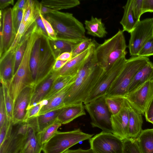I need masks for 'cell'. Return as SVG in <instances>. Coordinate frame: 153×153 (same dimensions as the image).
<instances>
[{
  "instance_id": "1",
  "label": "cell",
  "mask_w": 153,
  "mask_h": 153,
  "mask_svg": "<svg viewBox=\"0 0 153 153\" xmlns=\"http://www.w3.org/2000/svg\"><path fill=\"white\" fill-rule=\"evenodd\" d=\"M96 43L77 74L65 99V106L83 103L105 71L96 60Z\"/></svg>"
},
{
  "instance_id": "2",
  "label": "cell",
  "mask_w": 153,
  "mask_h": 153,
  "mask_svg": "<svg viewBox=\"0 0 153 153\" xmlns=\"http://www.w3.org/2000/svg\"><path fill=\"white\" fill-rule=\"evenodd\" d=\"M43 16L51 25L57 40L80 42L87 38L83 24L72 13L58 11Z\"/></svg>"
},
{
  "instance_id": "3",
  "label": "cell",
  "mask_w": 153,
  "mask_h": 153,
  "mask_svg": "<svg viewBox=\"0 0 153 153\" xmlns=\"http://www.w3.org/2000/svg\"><path fill=\"white\" fill-rule=\"evenodd\" d=\"M40 36L35 30L30 34L22 62L11 81L7 86L14 103L20 92L25 87L34 85L30 68V60L35 42Z\"/></svg>"
},
{
  "instance_id": "4",
  "label": "cell",
  "mask_w": 153,
  "mask_h": 153,
  "mask_svg": "<svg viewBox=\"0 0 153 153\" xmlns=\"http://www.w3.org/2000/svg\"><path fill=\"white\" fill-rule=\"evenodd\" d=\"M127 47L123 31L119 29L111 38L96 47L95 55L97 63L105 71L118 59L126 56Z\"/></svg>"
},
{
  "instance_id": "5",
  "label": "cell",
  "mask_w": 153,
  "mask_h": 153,
  "mask_svg": "<svg viewBox=\"0 0 153 153\" xmlns=\"http://www.w3.org/2000/svg\"><path fill=\"white\" fill-rule=\"evenodd\" d=\"M149 61L148 57L138 56L127 59L122 71L107 91L105 97H123L137 72Z\"/></svg>"
},
{
  "instance_id": "6",
  "label": "cell",
  "mask_w": 153,
  "mask_h": 153,
  "mask_svg": "<svg viewBox=\"0 0 153 153\" xmlns=\"http://www.w3.org/2000/svg\"><path fill=\"white\" fill-rule=\"evenodd\" d=\"M93 134L83 132L79 129L66 132L57 131L43 145V153H63L79 142L88 139Z\"/></svg>"
},
{
  "instance_id": "7",
  "label": "cell",
  "mask_w": 153,
  "mask_h": 153,
  "mask_svg": "<svg viewBox=\"0 0 153 153\" xmlns=\"http://www.w3.org/2000/svg\"><path fill=\"white\" fill-rule=\"evenodd\" d=\"M104 96L87 104L84 107L89 115L93 127H97L102 131L113 133L111 118L112 114L106 102Z\"/></svg>"
},
{
  "instance_id": "8",
  "label": "cell",
  "mask_w": 153,
  "mask_h": 153,
  "mask_svg": "<svg viewBox=\"0 0 153 153\" xmlns=\"http://www.w3.org/2000/svg\"><path fill=\"white\" fill-rule=\"evenodd\" d=\"M126 56L117 60L105 70L92 89L83 103L85 104L105 96L108 89L123 69L126 61Z\"/></svg>"
},
{
  "instance_id": "9",
  "label": "cell",
  "mask_w": 153,
  "mask_h": 153,
  "mask_svg": "<svg viewBox=\"0 0 153 153\" xmlns=\"http://www.w3.org/2000/svg\"><path fill=\"white\" fill-rule=\"evenodd\" d=\"M130 33L128 46L130 55L137 56L144 44L153 37V18L140 20Z\"/></svg>"
},
{
  "instance_id": "10",
  "label": "cell",
  "mask_w": 153,
  "mask_h": 153,
  "mask_svg": "<svg viewBox=\"0 0 153 153\" xmlns=\"http://www.w3.org/2000/svg\"><path fill=\"white\" fill-rule=\"evenodd\" d=\"M90 147L96 153H122L123 140L112 133L102 131L89 139Z\"/></svg>"
},
{
  "instance_id": "11",
  "label": "cell",
  "mask_w": 153,
  "mask_h": 153,
  "mask_svg": "<svg viewBox=\"0 0 153 153\" xmlns=\"http://www.w3.org/2000/svg\"><path fill=\"white\" fill-rule=\"evenodd\" d=\"M37 74L35 86L44 79L53 70L56 58L51 47L50 40L42 36Z\"/></svg>"
},
{
  "instance_id": "12",
  "label": "cell",
  "mask_w": 153,
  "mask_h": 153,
  "mask_svg": "<svg viewBox=\"0 0 153 153\" xmlns=\"http://www.w3.org/2000/svg\"><path fill=\"white\" fill-rule=\"evenodd\" d=\"M0 57H2L12 45L16 33L13 20L11 8L1 10Z\"/></svg>"
},
{
  "instance_id": "13",
  "label": "cell",
  "mask_w": 153,
  "mask_h": 153,
  "mask_svg": "<svg viewBox=\"0 0 153 153\" xmlns=\"http://www.w3.org/2000/svg\"><path fill=\"white\" fill-rule=\"evenodd\" d=\"M153 97V80L147 81L133 91L126 94L123 97L142 114Z\"/></svg>"
},
{
  "instance_id": "14",
  "label": "cell",
  "mask_w": 153,
  "mask_h": 153,
  "mask_svg": "<svg viewBox=\"0 0 153 153\" xmlns=\"http://www.w3.org/2000/svg\"><path fill=\"white\" fill-rule=\"evenodd\" d=\"M27 122L13 125L8 137L0 145V153H19L28 133Z\"/></svg>"
},
{
  "instance_id": "15",
  "label": "cell",
  "mask_w": 153,
  "mask_h": 153,
  "mask_svg": "<svg viewBox=\"0 0 153 153\" xmlns=\"http://www.w3.org/2000/svg\"><path fill=\"white\" fill-rule=\"evenodd\" d=\"M35 85L28 86L20 92L14 104L13 118V125L25 122L27 108Z\"/></svg>"
},
{
  "instance_id": "16",
  "label": "cell",
  "mask_w": 153,
  "mask_h": 153,
  "mask_svg": "<svg viewBox=\"0 0 153 153\" xmlns=\"http://www.w3.org/2000/svg\"><path fill=\"white\" fill-rule=\"evenodd\" d=\"M129 111L128 103L125 99L124 105L120 111L116 114L112 115L111 116L113 134L123 140L129 138Z\"/></svg>"
},
{
  "instance_id": "17",
  "label": "cell",
  "mask_w": 153,
  "mask_h": 153,
  "mask_svg": "<svg viewBox=\"0 0 153 153\" xmlns=\"http://www.w3.org/2000/svg\"><path fill=\"white\" fill-rule=\"evenodd\" d=\"M59 76V71L53 70L44 79L35 86L27 111L44 99L50 91L54 81Z\"/></svg>"
},
{
  "instance_id": "18",
  "label": "cell",
  "mask_w": 153,
  "mask_h": 153,
  "mask_svg": "<svg viewBox=\"0 0 153 153\" xmlns=\"http://www.w3.org/2000/svg\"><path fill=\"white\" fill-rule=\"evenodd\" d=\"M17 48L8 50L0 59V82L1 83L7 86L9 85L14 75Z\"/></svg>"
},
{
  "instance_id": "19",
  "label": "cell",
  "mask_w": 153,
  "mask_h": 153,
  "mask_svg": "<svg viewBox=\"0 0 153 153\" xmlns=\"http://www.w3.org/2000/svg\"><path fill=\"white\" fill-rule=\"evenodd\" d=\"M96 43L93 40L88 48L68 61L59 71V75L71 76L76 75Z\"/></svg>"
},
{
  "instance_id": "20",
  "label": "cell",
  "mask_w": 153,
  "mask_h": 153,
  "mask_svg": "<svg viewBox=\"0 0 153 153\" xmlns=\"http://www.w3.org/2000/svg\"><path fill=\"white\" fill-rule=\"evenodd\" d=\"M63 108L39 115L28 120L26 122L36 132H41L57 120Z\"/></svg>"
},
{
  "instance_id": "21",
  "label": "cell",
  "mask_w": 153,
  "mask_h": 153,
  "mask_svg": "<svg viewBox=\"0 0 153 153\" xmlns=\"http://www.w3.org/2000/svg\"><path fill=\"white\" fill-rule=\"evenodd\" d=\"M151 80H153V63L149 61L137 72L129 85L127 94Z\"/></svg>"
},
{
  "instance_id": "22",
  "label": "cell",
  "mask_w": 153,
  "mask_h": 153,
  "mask_svg": "<svg viewBox=\"0 0 153 153\" xmlns=\"http://www.w3.org/2000/svg\"><path fill=\"white\" fill-rule=\"evenodd\" d=\"M83 103L65 106L59 115L57 120L62 124L68 123L76 118L85 115Z\"/></svg>"
},
{
  "instance_id": "23",
  "label": "cell",
  "mask_w": 153,
  "mask_h": 153,
  "mask_svg": "<svg viewBox=\"0 0 153 153\" xmlns=\"http://www.w3.org/2000/svg\"><path fill=\"white\" fill-rule=\"evenodd\" d=\"M128 103L129 110L128 121L129 137L136 139L139 136L142 130V128L143 120L142 114L128 102Z\"/></svg>"
},
{
  "instance_id": "24",
  "label": "cell",
  "mask_w": 153,
  "mask_h": 153,
  "mask_svg": "<svg viewBox=\"0 0 153 153\" xmlns=\"http://www.w3.org/2000/svg\"><path fill=\"white\" fill-rule=\"evenodd\" d=\"M73 82L64 87L48 100L47 104L41 109L39 115L64 108L65 99Z\"/></svg>"
},
{
  "instance_id": "25",
  "label": "cell",
  "mask_w": 153,
  "mask_h": 153,
  "mask_svg": "<svg viewBox=\"0 0 153 153\" xmlns=\"http://www.w3.org/2000/svg\"><path fill=\"white\" fill-rule=\"evenodd\" d=\"M36 134L29 126L27 134L19 153H41L42 146L39 142Z\"/></svg>"
},
{
  "instance_id": "26",
  "label": "cell",
  "mask_w": 153,
  "mask_h": 153,
  "mask_svg": "<svg viewBox=\"0 0 153 153\" xmlns=\"http://www.w3.org/2000/svg\"><path fill=\"white\" fill-rule=\"evenodd\" d=\"M85 28L88 34L95 37L103 38L107 34L102 19L92 16L90 20L85 22Z\"/></svg>"
},
{
  "instance_id": "27",
  "label": "cell",
  "mask_w": 153,
  "mask_h": 153,
  "mask_svg": "<svg viewBox=\"0 0 153 153\" xmlns=\"http://www.w3.org/2000/svg\"><path fill=\"white\" fill-rule=\"evenodd\" d=\"M131 4L132 0H128L123 7L124 9L123 15L120 22L123 27L122 30L129 33H130L138 22L134 17L132 10Z\"/></svg>"
},
{
  "instance_id": "28",
  "label": "cell",
  "mask_w": 153,
  "mask_h": 153,
  "mask_svg": "<svg viewBox=\"0 0 153 153\" xmlns=\"http://www.w3.org/2000/svg\"><path fill=\"white\" fill-rule=\"evenodd\" d=\"M40 3L48 9L49 13L73 8L80 4L78 0H43Z\"/></svg>"
},
{
  "instance_id": "29",
  "label": "cell",
  "mask_w": 153,
  "mask_h": 153,
  "mask_svg": "<svg viewBox=\"0 0 153 153\" xmlns=\"http://www.w3.org/2000/svg\"><path fill=\"white\" fill-rule=\"evenodd\" d=\"M136 140L142 153H153V128L142 130Z\"/></svg>"
},
{
  "instance_id": "30",
  "label": "cell",
  "mask_w": 153,
  "mask_h": 153,
  "mask_svg": "<svg viewBox=\"0 0 153 153\" xmlns=\"http://www.w3.org/2000/svg\"><path fill=\"white\" fill-rule=\"evenodd\" d=\"M81 42L50 40L51 47L56 59L63 53H72L74 48Z\"/></svg>"
},
{
  "instance_id": "31",
  "label": "cell",
  "mask_w": 153,
  "mask_h": 153,
  "mask_svg": "<svg viewBox=\"0 0 153 153\" xmlns=\"http://www.w3.org/2000/svg\"><path fill=\"white\" fill-rule=\"evenodd\" d=\"M42 36L36 40L33 48L30 60V68L34 84L36 79L38 67L39 59L42 42Z\"/></svg>"
},
{
  "instance_id": "32",
  "label": "cell",
  "mask_w": 153,
  "mask_h": 153,
  "mask_svg": "<svg viewBox=\"0 0 153 153\" xmlns=\"http://www.w3.org/2000/svg\"><path fill=\"white\" fill-rule=\"evenodd\" d=\"M76 75L74 76L59 75L54 81L50 91L43 100H48L64 87L73 82Z\"/></svg>"
},
{
  "instance_id": "33",
  "label": "cell",
  "mask_w": 153,
  "mask_h": 153,
  "mask_svg": "<svg viewBox=\"0 0 153 153\" xmlns=\"http://www.w3.org/2000/svg\"><path fill=\"white\" fill-rule=\"evenodd\" d=\"M62 124L57 120L43 131L37 133V137L40 144L43 146L57 131L58 128Z\"/></svg>"
},
{
  "instance_id": "34",
  "label": "cell",
  "mask_w": 153,
  "mask_h": 153,
  "mask_svg": "<svg viewBox=\"0 0 153 153\" xmlns=\"http://www.w3.org/2000/svg\"><path fill=\"white\" fill-rule=\"evenodd\" d=\"M106 102L112 115L118 113L124 104L125 99L123 97L112 96L105 97Z\"/></svg>"
},
{
  "instance_id": "35",
  "label": "cell",
  "mask_w": 153,
  "mask_h": 153,
  "mask_svg": "<svg viewBox=\"0 0 153 153\" xmlns=\"http://www.w3.org/2000/svg\"><path fill=\"white\" fill-rule=\"evenodd\" d=\"M3 91L4 102L7 118L12 120L13 116L14 102L11 97L7 86L1 83Z\"/></svg>"
},
{
  "instance_id": "36",
  "label": "cell",
  "mask_w": 153,
  "mask_h": 153,
  "mask_svg": "<svg viewBox=\"0 0 153 153\" xmlns=\"http://www.w3.org/2000/svg\"><path fill=\"white\" fill-rule=\"evenodd\" d=\"M122 153H142L136 138H129L123 140Z\"/></svg>"
},
{
  "instance_id": "37",
  "label": "cell",
  "mask_w": 153,
  "mask_h": 153,
  "mask_svg": "<svg viewBox=\"0 0 153 153\" xmlns=\"http://www.w3.org/2000/svg\"><path fill=\"white\" fill-rule=\"evenodd\" d=\"M47 102L48 100H43L28 110L26 114L25 122L29 119L39 116L41 109Z\"/></svg>"
},
{
  "instance_id": "38",
  "label": "cell",
  "mask_w": 153,
  "mask_h": 153,
  "mask_svg": "<svg viewBox=\"0 0 153 153\" xmlns=\"http://www.w3.org/2000/svg\"><path fill=\"white\" fill-rule=\"evenodd\" d=\"M93 41L91 39L87 38L80 42L72 51V58L80 54L88 48Z\"/></svg>"
},
{
  "instance_id": "39",
  "label": "cell",
  "mask_w": 153,
  "mask_h": 153,
  "mask_svg": "<svg viewBox=\"0 0 153 153\" xmlns=\"http://www.w3.org/2000/svg\"><path fill=\"white\" fill-rule=\"evenodd\" d=\"M153 56V37L147 41L141 48L137 56L148 57Z\"/></svg>"
},
{
  "instance_id": "40",
  "label": "cell",
  "mask_w": 153,
  "mask_h": 153,
  "mask_svg": "<svg viewBox=\"0 0 153 153\" xmlns=\"http://www.w3.org/2000/svg\"><path fill=\"white\" fill-rule=\"evenodd\" d=\"M143 0H132V10L135 19L139 21L143 13Z\"/></svg>"
},
{
  "instance_id": "41",
  "label": "cell",
  "mask_w": 153,
  "mask_h": 153,
  "mask_svg": "<svg viewBox=\"0 0 153 153\" xmlns=\"http://www.w3.org/2000/svg\"><path fill=\"white\" fill-rule=\"evenodd\" d=\"M12 10L13 24L17 33L22 20L23 9L12 8Z\"/></svg>"
},
{
  "instance_id": "42",
  "label": "cell",
  "mask_w": 153,
  "mask_h": 153,
  "mask_svg": "<svg viewBox=\"0 0 153 153\" xmlns=\"http://www.w3.org/2000/svg\"><path fill=\"white\" fill-rule=\"evenodd\" d=\"M7 118L3 89L1 85L0 88V127L3 125Z\"/></svg>"
},
{
  "instance_id": "43",
  "label": "cell",
  "mask_w": 153,
  "mask_h": 153,
  "mask_svg": "<svg viewBox=\"0 0 153 153\" xmlns=\"http://www.w3.org/2000/svg\"><path fill=\"white\" fill-rule=\"evenodd\" d=\"M40 16L51 40H57L54 30L51 24L44 17L42 14H40Z\"/></svg>"
},
{
  "instance_id": "44",
  "label": "cell",
  "mask_w": 153,
  "mask_h": 153,
  "mask_svg": "<svg viewBox=\"0 0 153 153\" xmlns=\"http://www.w3.org/2000/svg\"><path fill=\"white\" fill-rule=\"evenodd\" d=\"M35 23L38 33L41 35L51 40L40 15L36 18Z\"/></svg>"
},
{
  "instance_id": "45",
  "label": "cell",
  "mask_w": 153,
  "mask_h": 153,
  "mask_svg": "<svg viewBox=\"0 0 153 153\" xmlns=\"http://www.w3.org/2000/svg\"><path fill=\"white\" fill-rule=\"evenodd\" d=\"M148 12H153V0H143V13Z\"/></svg>"
},
{
  "instance_id": "46",
  "label": "cell",
  "mask_w": 153,
  "mask_h": 153,
  "mask_svg": "<svg viewBox=\"0 0 153 153\" xmlns=\"http://www.w3.org/2000/svg\"><path fill=\"white\" fill-rule=\"evenodd\" d=\"M144 115L147 121L153 117V97L147 106Z\"/></svg>"
},
{
  "instance_id": "47",
  "label": "cell",
  "mask_w": 153,
  "mask_h": 153,
  "mask_svg": "<svg viewBox=\"0 0 153 153\" xmlns=\"http://www.w3.org/2000/svg\"><path fill=\"white\" fill-rule=\"evenodd\" d=\"M63 153H96L91 148L87 150L80 148L75 150L68 149Z\"/></svg>"
},
{
  "instance_id": "48",
  "label": "cell",
  "mask_w": 153,
  "mask_h": 153,
  "mask_svg": "<svg viewBox=\"0 0 153 153\" xmlns=\"http://www.w3.org/2000/svg\"><path fill=\"white\" fill-rule=\"evenodd\" d=\"M68 61H63L60 60H56L53 68L55 71H59L68 62Z\"/></svg>"
},
{
  "instance_id": "49",
  "label": "cell",
  "mask_w": 153,
  "mask_h": 153,
  "mask_svg": "<svg viewBox=\"0 0 153 153\" xmlns=\"http://www.w3.org/2000/svg\"><path fill=\"white\" fill-rule=\"evenodd\" d=\"M72 53L69 52H65L62 53L57 59L56 60L69 61L72 59Z\"/></svg>"
},
{
  "instance_id": "50",
  "label": "cell",
  "mask_w": 153,
  "mask_h": 153,
  "mask_svg": "<svg viewBox=\"0 0 153 153\" xmlns=\"http://www.w3.org/2000/svg\"><path fill=\"white\" fill-rule=\"evenodd\" d=\"M14 1L13 0H0V8L2 10L10 4L13 5Z\"/></svg>"
},
{
  "instance_id": "51",
  "label": "cell",
  "mask_w": 153,
  "mask_h": 153,
  "mask_svg": "<svg viewBox=\"0 0 153 153\" xmlns=\"http://www.w3.org/2000/svg\"><path fill=\"white\" fill-rule=\"evenodd\" d=\"M26 0H18L15 5L14 6L13 8L14 9H23Z\"/></svg>"
},
{
  "instance_id": "52",
  "label": "cell",
  "mask_w": 153,
  "mask_h": 153,
  "mask_svg": "<svg viewBox=\"0 0 153 153\" xmlns=\"http://www.w3.org/2000/svg\"><path fill=\"white\" fill-rule=\"evenodd\" d=\"M147 121L153 124V117L149 119Z\"/></svg>"
}]
</instances>
